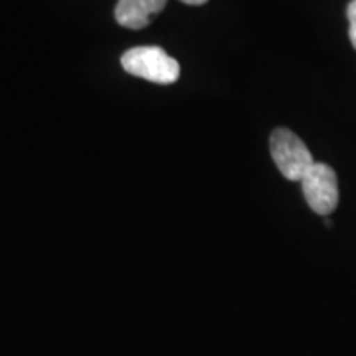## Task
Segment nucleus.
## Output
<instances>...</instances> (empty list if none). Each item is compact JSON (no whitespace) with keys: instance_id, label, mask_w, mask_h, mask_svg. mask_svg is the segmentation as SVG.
<instances>
[{"instance_id":"nucleus-1","label":"nucleus","mask_w":356,"mask_h":356,"mask_svg":"<svg viewBox=\"0 0 356 356\" xmlns=\"http://www.w3.org/2000/svg\"><path fill=\"white\" fill-rule=\"evenodd\" d=\"M122 68L132 76L155 84H173L180 76V65L160 47H136L121 58Z\"/></svg>"},{"instance_id":"nucleus-2","label":"nucleus","mask_w":356,"mask_h":356,"mask_svg":"<svg viewBox=\"0 0 356 356\" xmlns=\"http://www.w3.org/2000/svg\"><path fill=\"white\" fill-rule=\"evenodd\" d=\"M270 155L279 172L291 181H302L315 163L304 140L286 127L275 129L270 136Z\"/></svg>"},{"instance_id":"nucleus-3","label":"nucleus","mask_w":356,"mask_h":356,"mask_svg":"<svg viewBox=\"0 0 356 356\" xmlns=\"http://www.w3.org/2000/svg\"><path fill=\"white\" fill-rule=\"evenodd\" d=\"M302 191L312 211L328 216L338 207V178L330 165L315 162L302 178Z\"/></svg>"},{"instance_id":"nucleus-4","label":"nucleus","mask_w":356,"mask_h":356,"mask_svg":"<svg viewBox=\"0 0 356 356\" xmlns=\"http://www.w3.org/2000/svg\"><path fill=\"white\" fill-rule=\"evenodd\" d=\"M165 6L167 0H119L114 15L121 26L140 30L145 29Z\"/></svg>"},{"instance_id":"nucleus-5","label":"nucleus","mask_w":356,"mask_h":356,"mask_svg":"<svg viewBox=\"0 0 356 356\" xmlns=\"http://www.w3.org/2000/svg\"><path fill=\"white\" fill-rule=\"evenodd\" d=\"M346 17H348V24H350V42L353 44V48L356 50V0H351L346 7Z\"/></svg>"},{"instance_id":"nucleus-6","label":"nucleus","mask_w":356,"mask_h":356,"mask_svg":"<svg viewBox=\"0 0 356 356\" xmlns=\"http://www.w3.org/2000/svg\"><path fill=\"white\" fill-rule=\"evenodd\" d=\"M181 2L186 3V6H203L208 0H181Z\"/></svg>"}]
</instances>
